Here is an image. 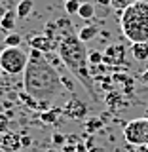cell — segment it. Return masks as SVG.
I'll list each match as a JSON object with an SVG mask.
<instances>
[{
  "mask_svg": "<svg viewBox=\"0 0 148 152\" xmlns=\"http://www.w3.org/2000/svg\"><path fill=\"white\" fill-rule=\"evenodd\" d=\"M63 82L57 69L47 61L42 51H28V65L23 72V89L34 97L38 103H51L55 97L63 93Z\"/></svg>",
  "mask_w": 148,
  "mask_h": 152,
  "instance_id": "1",
  "label": "cell"
},
{
  "mask_svg": "<svg viewBox=\"0 0 148 152\" xmlns=\"http://www.w3.org/2000/svg\"><path fill=\"white\" fill-rule=\"evenodd\" d=\"M57 53H59L61 63L84 86V89L89 93V97L95 103H99V97L95 93V80L91 72H89V51L85 48V44L78 38V34L65 36L57 46Z\"/></svg>",
  "mask_w": 148,
  "mask_h": 152,
  "instance_id": "2",
  "label": "cell"
},
{
  "mask_svg": "<svg viewBox=\"0 0 148 152\" xmlns=\"http://www.w3.org/2000/svg\"><path fill=\"white\" fill-rule=\"evenodd\" d=\"M122 32L131 44L146 42L148 44V2L137 0L120 15Z\"/></svg>",
  "mask_w": 148,
  "mask_h": 152,
  "instance_id": "3",
  "label": "cell"
},
{
  "mask_svg": "<svg viewBox=\"0 0 148 152\" xmlns=\"http://www.w3.org/2000/svg\"><path fill=\"white\" fill-rule=\"evenodd\" d=\"M28 65V53L19 48H4L0 51V69L9 76H19L25 72Z\"/></svg>",
  "mask_w": 148,
  "mask_h": 152,
  "instance_id": "4",
  "label": "cell"
},
{
  "mask_svg": "<svg viewBox=\"0 0 148 152\" xmlns=\"http://www.w3.org/2000/svg\"><path fill=\"white\" fill-rule=\"evenodd\" d=\"M123 137L133 146L148 145V116L127 122V126L123 127Z\"/></svg>",
  "mask_w": 148,
  "mask_h": 152,
  "instance_id": "5",
  "label": "cell"
},
{
  "mask_svg": "<svg viewBox=\"0 0 148 152\" xmlns=\"http://www.w3.org/2000/svg\"><path fill=\"white\" fill-rule=\"evenodd\" d=\"M63 114L66 118H72V120H84L87 114V104H84L76 95H72V99L63 107Z\"/></svg>",
  "mask_w": 148,
  "mask_h": 152,
  "instance_id": "6",
  "label": "cell"
},
{
  "mask_svg": "<svg viewBox=\"0 0 148 152\" xmlns=\"http://www.w3.org/2000/svg\"><path fill=\"white\" fill-rule=\"evenodd\" d=\"M125 63V48L120 44L108 46L103 51V65H123Z\"/></svg>",
  "mask_w": 148,
  "mask_h": 152,
  "instance_id": "7",
  "label": "cell"
},
{
  "mask_svg": "<svg viewBox=\"0 0 148 152\" xmlns=\"http://www.w3.org/2000/svg\"><path fill=\"white\" fill-rule=\"evenodd\" d=\"M28 46L31 50H36V51H42L44 55L47 53H53L57 50V44L51 38H47L46 34H36V36H31L28 38Z\"/></svg>",
  "mask_w": 148,
  "mask_h": 152,
  "instance_id": "8",
  "label": "cell"
},
{
  "mask_svg": "<svg viewBox=\"0 0 148 152\" xmlns=\"http://www.w3.org/2000/svg\"><path fill=\"white\" fill-rule=\"evenodd\" d=\"M0 146H2V152H19L23 148L21 146V135L13 131H8L4 135H0Z\"/></svg>",
  "mask_w": 148,
  "mask_h": 152,
  "instance_id": "9",
  "label": "cell"
},
{
  "mask_svg": "<svg viewBox=\"0 0 148 152\" xmlns=\"http://www.w3.org/2000/svg\"><path fill=\"white\" fill-rule=\"evenodd\" d=\"M131 55H133V59L139 61V63H146L148 61V44L146 42L131 44Z\"/></svg>",
  "mask_w": 148,
  "mask_h": 152,
  "instance_id": "10",
  "label": "cell"
},
{
  "mask_svg": "<svg viewBox=\"0 0 148 152\" xmlns=\"http://www.w3.org/2000/svg\"><path fill=\"white\" fill-rule=\"evenodd\" d=\"M15 17H17V13L12 12V10L2 13V17H0V28L6 31V34L13 32V28H15Z\"/></svg>",
  "mask_w": 148,
  "mask_h": 152,
  "instance_id": "11",
  "label": "cell"
},
{
  "mask_svg": "<svg viewBox=\"0 0 148 152\" xmlns=\"http://www.w3.org/2000/svg\"><path fill=\"white\" fill-rule=\"evenodd\" d=\"M97 34H99V27L97 25H85V27H82L78 31V38L84 42V44L89 42V40H93Z\"/></svg>",
  "mask_w": 148,
  "mask_h": 152,
  "instance_id": "12",
  "label": "cell"
},
{
  "mask_svg": "<svg viewBox=\"0 0 148 152\" xmlns=\"http://www.w3.org/2000/svg\"><path fill=\"white\" fill-rule=\"evenodd\" d=\"M32 10H34V2H32V0H19V4L15 8V13H17V17L27 19L32 13Z\"/></svg>",
  "mask_w": 148,
  "mask_h": 152,
  "instance_id": "13",
  "label": "cell"
},
{
  "mask_svg": "<svg viewBox=\"0 0 148 152\" xmlns=\"http://www.w3.org/2000/svg\"><path fill=\"white\" fill-rule=\"evenodd\" d=\"M63 114V108H50L40 114V120L44 124H57V118Z\"/></svg>",
  "mask_w": 148,
  "mask_h": 152,
  "instance_id": "14",
  "label": "cell"
},
{
  "mask_svg": "<svg viewBox=\"0 0 148 152\" xmlns=\"http://www.w3.org/2000/svg\"><path fill=\"white\" fill-rule=\"evenodd\" d=\"M23 42L21 34H17V32H9V34H6V38H4V46L6 48H19Z\"/></svg>",
  "mask_w": 148,
  "mask_h": 152,
  "instance_id": "15",
  "label": "cell"
},
{
  "mask_svg": "<svg viewBox=\"0 0 148 152\" xmlns=\"http://www.w3.org/2000/svg\"><path fill=\"white\" fill-rule=\"evenodd\" d=\"M133 2H135V0H112V2H110V8L116 13H120V15H122V13L125 12V10L129 8Z\"/></svg>",
  "mask_w": 148,
  "mask_h": 152,
  "instance_id": "16",
  "label": "cell"
},
{
  "mask_svg": "<svg viewBox=\"0 0 148 152\" xmlns=\"http://www.w3.org/2000/svg\"><path fill=\"white\" fill-rule=\"evenodd\" d=\"M78 15L82 19H91L95 15V6L89 4V2H82V6H80V10H78Z\"/></svg>",
  "mask_w": 148,
  "mask_h": 152,
  "instance_id": "17",
  "label": "cell"
},
{
  "mask_svg": "<svg viewBox=\"0 0 148 152\" xmlns=\"http://www.w3.org/2000/svg\"><path fill=\"white\" fill-rule=\"evenodd\" d=\"M103 127V120L101 118H87L85 120V131L91 135V133H95V131H99Z\"/></svg>",
  "mask_w": 148,
  "mask_h": 152,
  "instance_id": "18",
  "label": "cell"
},
{
  "mask_svg": "<svg viewBox=\"0 0 148 152\" xmlns=\"http://www.w3.org/2000/svg\"><path fill=\"white\" fill-rule=\"evenodd\" d=\"M106 104L110 108H116V104H122L123 103V97H122V93H118V91H108V95H106Z\"/></svg>",
  "mask_w": 148,
  "mask_h": 152,
  "instance_id": "19",
  "label": "cell"
},
{
  "mask_svg": "<svg viewBox=\"0 0 148 152\" xmlns=\"http://www.w3.org/2000/svg\"><path fill=\"white\" fill-rule=\"evenodd\" d=\"M19 99H21V101L25 103L28 108H32V110H38V101H36L34 97H31V95H28L25 89H23V91H19Z\"/></svg>",
  "mask_w": 148,
  "mask_h": 152,
  "instance_id": "20",
  "label": "cell"
},
{
  "mask_svg": "<svg viewBox=\"0 0 148 152\" xmlns=\"http://www.w3.org/2000/svg\"><path fill=\"white\" fill-rule=\"evenodd\" d=\"M82 6L80 0H65V12L69 15H78V10Z\"/></svg>",
  "mask_w": 148,
  "mask_h": 152,
  "instance_id": "21",
  "label": "cell"
},
{
  "mask_svg": "<svg viewBox=\"0 0 148 152\" xmlns=\"http://www.w3.org/2000/svg\"><path fill=\"white\" fill-rule=\"evenodd\" d=\"M9 131V116L6 112H0V135Z\"/></svg>",
  "mask_w": 148,
  "mask_h": 152,
  "instance_id": "22",
  "label": "cell"
},
{
  "mask_svg": "<svg viewBox=\"0 0 148 152\" xmlns=\"http://www.w3.org/2000/svg\"><path fill=\"white\" fill-rule=\"evenodd\" d=\"M89 65H103V51H89Z\"/></svg>",
  "mask_w": 148,
  "mask_h": 152,
  "instance_id": "23",
  "label": "cell"
},
{
  "mask_svg": "<svg viewBox=\"0 0 148 152\" xmlns=\"http://www.w3.org/2000/svg\"><path fill=\"white\" fill-rule=\"evenodd\" d=\"M51 141H53V145H59V146H65L66 145V137L63 135V133H53Z\"/></svg>",
  "mask_w": 148,
  "mask_h": 152,
  "instance_id": "24",
  "label": "cell"
},
{
  "mask_svg": "<svg viewBox=\"0 0 148 152\" xmlns=\"http://www.w3.org/2000/svg\"><path fill=\"white\" fill-rule=\"evenodd\" d=\"M31 142H32V139L28 135H21V146H31Z\"/></svg>",
  "mask_w": 148,
  "mask_h": 152,
  "instance_id": "25",
  "label": "cell"
},
{
  "mask_svg": "<svg viewBox=\"0 0 148 152\" xmlns=\"http://www.w3.org/2000/svg\"><path fill=\"white\" fill-rule=\"evenodd\" d=\"M76 152H87V146H85L84 142H78V145H76Z\"/></svg>",
  "mask_w": 148,
  "mask_h": 152,
  "instance_id": "26",
  "label": "cell"
},
{
  "mask_svg": "<svg viewBox=\"0 0 148 152\" xmlns=\"http://www.w3.org/2000/svg\"><path fill=\"white\" fill-rule=\"evenodd\" d=\"M63 152H76V145H65Z\"/></svg>",
  "mask_w": 148,
  "mask_h": 152,
  "instance_id": "27",
  "label": "cell"
},
{
  "mask_svg": "<svg viewBox=\"0 0 148 152\" xmlns=\"http://www.w3.org/2000/svg\"><path fill=\"white\" fill-rule=\"evenodd\" d=\"M66 141H69L70 145H78V139H76V135H66Z\"/></svg>",
  "mask_w": 148,
  "mask_h": 152,
  "instance_id": "28",
  "label": "cell"
},
{
  "mask_svg": "<svg viewBox=\"0 0 148 152\" xmlns=\"http://www.w3.org/2000/svg\"><path fill=\"white\" fill-rule=\"evenodd\" d=\"M141 80L148 84V69H146V70H142V74H141Z\"/></svg>",
  "mask_w": 148,
  "mask_h": 152,
  "instance_id": "29",
  "label": "cell"
},
{
  "mask_svg": "<svg viewBox=\"0 0 148 152\" xmlns=\"http://www.w3.org/2000/svg\"><path fill=\"white\" fill-rule=\"evenodd\" d=\"M135 152H148V145H144V146H135Z\"/></svg>",
  "mask_w": 148,
  "mask_h": 152,
  "instance_id": "30",
  "label": "cell"
},
{
  "mask_svg": "<svg viewBox=\"0 0 148 152\" xmlns=\"http://www.w3.org/2000/svg\"><path fill=\"white\" fill-rule=\"evenodd\" d=\"M110 2H112V0H97L99 6H110Z\"/></svg>",
  "mask_w": 148,
  "mask_h": 152,
  "instance_id": "31",
  "label": "cell"
},
{
  "mask_svg": "<svg viewBox=\"0 0 148 152\" xmlns=\"http://www.w3.org/2000/svg\"><path fill=\"white\" fill-rule=\"evenodd\" d=\"M2 74H6V72H4V70H2V69H0V78H2Z\"/></svg>",
  "mask_w": 148,
  "mask_h": 152,
  "instance_id": "32",
  "label": "cell"
},
{
  "mask_svg": "<svg viewBox=\"0 0 148 152\" xmlns=\"http://www.w3.org/2000/svg\"><path fill=\"white\" fill-rule=\"evenodd\" d=\"M0 150H2V146H0Z\"/></svg>",
  "mask_w": 148,
  "mask_h": 152,
  "instance_id": "33",
  "label": "cell"
},
{
  "mask_svg": "<svg viewBox=\"0 0 148 152\" xmlns=\"http://www.w3.org/2000/svg\"><path fill=\"white\" fill-rule=\"evenodd\" d=\"M0 2H2V0H0Z\"/></svg>",
  "mask_w": 148,
  "mask_h": 152,
  "instance_id": "34",
  "label": "cell"
},
{
  "mask_svg": "<svg viewBox=\"0 0 148 152\" xmlns=\"http://www.w3.org/2000/svg\"><path fill=\"white\" fill-rule=\"evenodd\" d=\"M0 51H2V50H0Z\"/></svg>",
  "mask_w": 148,
  "mask_h": 152,
  "instance_id": "35",
  "label": "cell"
}]
</instances>
